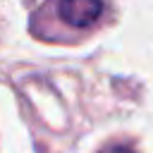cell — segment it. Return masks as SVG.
Masks as SVG:
<instances>
[{"label": "cell", "mask_w": 153, "mask_h": 153, "mask_svg": "<svg viewBox=\"0 0 153 153\" xmlns=\"http://www.w3.org/2000/svg\"><path fill=\"white\" fill-rule=\"evenodd\" d=\"M57 12L65 24H69L74 29H86L100 19L103 0H60Z\"/></svg>", "instance_id": "cell-1"}, {"label": "cell", "mask_w": 153, "mask_h": 153, "mask_svg": "<svg viewBox=\"0 0 153 153\" xmlns=\"http://www.w3.org/2000/svg\"><path fill=\"white\" fill-rule=\"evenodd\" d=\"M100 153H134L129 146H108V148H103Z\"/></svg>", "instance_id": "cell-2"}]
</instances>
